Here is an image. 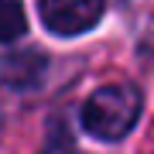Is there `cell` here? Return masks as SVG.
I'll use <instances>...</instances> for the list:
<instances>
[{"mask_svg": "<svg viewBox=\"0 0 154 154\" xmlns=\"http://www.w3.org/2000/svg\"><path fill=\"white\" fill-rule=\"evenodd\" d=\"M137 120H140V93L127 82L96 89L82 106V127L96 140H120L134 130Z\"/></svg>", "mask_w": 154, "mask_h": 154, "instance_id": "obj_1", "label": "cell"}, {"mask_svg": "<svg viewBox=\"0 0 154 154\" xmlns=\"http://www.w3.org/2000/svg\"><path fill=\"white\" fill-rule=\"evenodd\" d=\"M106 0H38V14L45 28L58 38L82 34L103 17Z\"/></svg>", "mask_w": 154, "mask_h": 154, "instance_id": "obj_2", "label": "cell"}, {"mask_svg": "<svg viewBox=\"0 0 154 154\" xmlns=\"http://www.w3.org/2000/svg\"><path fill=\"white\" fill-rule=\"evenodd\" d=\"M45 72V58L34 55V51H14V55H4L0 58V79L14 89H24V86H34Z\"/></svg>", "mask_w": 154, "mask_h": 154, "instance_id": "obj_3", "label": "cell"}, {"mask_svg": "<svg viewBox=\"0 0 154 154\" xmlns=\"http://www.w3.org/2000/svg\"><path fill=\"white\" fill-rule=\"evenodd\" d=\"M28 31V17H24L21 0H0V41L11 45Z\"/></svg>", "mask_w": 154, "mask_h": 154, "instance_id": "obj_4", "label": "cell"}]
</instances>
